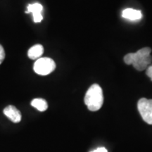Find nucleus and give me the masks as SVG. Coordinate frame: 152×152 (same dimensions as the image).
Instances as JSON below:
<instances>
[{
    "label": "nucleus",
    "instance_id": "nucleus-1",
    "mask_svg": "<svg viewBox=\"0 0 152 152\" xmlns=\"http://www.w3.org/2000/svg\"><path fill=\"white\" fill-rule=\"evenodd\" d=\"M151 49L144 47L135 53H130L124 56V61L128 65L132 64L134 68L139 71L147 69L152 62L151 56Z\"/></svg>",
    "mask_w": 152,
    "mask_h": 152
},
{
    "label": "nucleus",
    "instance_id": "nucleus-2",
    "mask_svg": "<svg viewBox=\"0 0 152 152\" xmlns=\"http://www.w3.org/2000/svg\"><path fill=\"white\" fill-rule=\"evenodd\" d=\"M104 103L102 89L97 84H94L85 94V104L91 111H96L102 108Z\"/></svg>",
    "mask_w": 152,
    "mask_h": 152
},
{
    "label": "nucleus",
    "instance_id": "nucleus-3",
    "mask_svg": "<svg viewBox=\"0 0 152 152\" xmlns=\"http://www.w3.org/2000/svg\"><path fill=\"white\" fill-rule=\"evenodd\" d=\"M56 68V64L50 58H39L34 64L33 69L36 73L40 75H47L52 73Z\"/></svg>",
    "mask_w": 152,
    "mask_h": 152
},
{
    "label": "nucleus",
    "instance_id": "nucleus-4",
    "mask_svg": "<svg viewBox=\"0 0 152 152\" xmlns=\"http://www.w3.org/2000/svg\"><path fill=\"white\" fill-rule=\"evenodd\" d=\"M138 111L142 119L149 125H152V99L142 98L137 103Z\"/></svg>",
    "mask_w": 152,
    "mask_h": 152
},
{
    "label": "nucleus",
    "instance_id": "nucleus-5",
    "mask_svg": "<svg viewBox=\"0 0 152 152\" xmlns=\"http://www.w3.org/2000/svg\"><path fill=\"white\" fill-rule=\"evenodd\" d=\"M43 10V7L39 3L30 4L28 6L26 14L32 13L33 16V20L35 23H40L43 19L42 11Z\"/></svg>",
    "mask_w": 152,
    "mask_h": 152
},
{
    "label": "nucleus",
    "instance_id": "nucleus-6",
    "mask_svg": "<svg viewBox=\"0 0 152 152\" xmlns=\"http://www.w3.org/2000/svg\"><path fill=\"white\" fill-rule=\"evenodd\" d=\"M4 113L8 118L15 123H19L21 121V113L14 106H8L4 109Z\"/></svg>",
    "mask_w": 152,
    "mask_h": 152
},
{
    "label": "nucleus",
    "instance_id": "nucleus-7",
    "mask_svg": "<svg viewBox=\"0 0 152 152\" xmlns=\"http://www.w3.org/2000/svg\"><path fill=\"white\" fill-rule=\"evenodd\" d=\"M122 16L130 20H140L142 18V11L133 9H124L122 12Z\"/></svg>",
    "mask_w": 152,
    "mask_h": 152
},
{
    "label": "nucleus",
    "instance_id": "nucleus-8",
    "mask_svg": "<svg viewBox=\"0 0 152 152\" xmlns=\"http://www.w3.org/2000/svg\"><path fill=\"white\" fill-rule=\"evenodd\" d=\"M44 52V48L41 45H36L32 47L28 52V56L30 59L35 60L39 58Z\"/></svg>",
    "mask_w": 152,
    "mask_h": 152
},
{
    "label": "nucleus",
    "instance_id": "nucleus-9",
    "mask_svg": "<svg viewBox=\"0 0 152 152\" xmlns=\"http://www.w3.org/2000/svg\"><path fill=\"white\" fill-rule=\"evenodd\" d=\"M31 105L33 106L34 108L37 109L38 111L42 112L46 111L48 108V104L47 102L43 99L37 98L34 99L31 102Z\"/></svg>",
    "mask_w": 152,
    "mask_h": 152
},
{
    "label": "nucleus",
    "instance_id": "nucleus-10",
    "mask_svg": "<svg viewBox=\"0 0 152 152\" xmlns=\"http://www.w3.org/2000/svg\"><path fill=\"white\" fill-rule=\"evenodd\" d=\"M5 58V52L3 47L0 45V64L3 62Z\"/></svg>",
    "mask_w": 152,
    "mask_h": 152
},
{
    "label": "nucleus",
    "instance_id": "nucleus-11",
    "mask_svg": "<svg viewBox=\"0 0 152 152\" xmlns=\"http://www.w3.org/2000/svg\"><path fill=\"white\" fill-rule=\"evenodd\" d=\"M146 74H147L148 77H149V78L151 79V80L152 81V65L148 66V68H147Z\"/></svg>",
    "mask_w": 152,
    "mask_h": 152
},
{
    "label": "nucleus",
    "instance_id": "nucleus-12",
    "mask_svg": "<svg viewBox=\"0 0 152 152\" xmlns=\"http://www.w3.org/2000/svg\"><path fill=\"white\" fill-rule=\"evenodd\" d=\"M91 152H108V151L106 150V148L100 147V148H98V149H95L93 151H91Z\"/></svg>",
    "mask_w": 152,
    "mask_h": 152
}]
</instances>
